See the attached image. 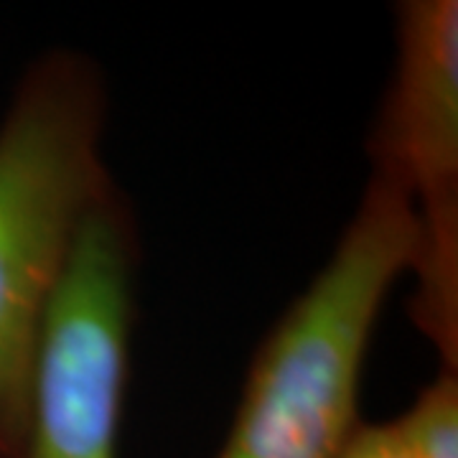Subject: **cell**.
I'll return each mask as SVG.
<instances>
[{
    "mask_svg": "<svg viewBox=\"0 0 458 458\" xmlns=\"http://www.w3.org/2000/svg\"><path fill=\"white\" fill-rule=\"evenodd\" d=\"M339 458H410L394 423H360Z\"/></svg>",
    "mask_w": 458,
    "mask_h": 458,
    "instance_id": "6",
    "label": "cell"
},
{
    "mask_svg": "<svg viewBox=\"0 0 458 458\" xmlns=\"http://www.w3.org/2000/svg\"><path fill=\"white\" fill-rule=\"evenodd\" d=\"M107 89L82 51L21 74L0 120V458H21L44 328L77 232L102 189Z\"/></svg>",
    "mask_w": 458,
    "mask_h": 458,
    "instance_id": "1",
    "label": "cell"
},
{
    "mask_svg": "<svg viewBox=\"0 0 458 458\" xmlns=\"http://www.w3.org/2000/svg\"><path fill=\"white\" fill-rule=\"evenodd\" d=\"M138 227L110 181L84 216L49 309L21 458H117Z\"/></svg>",
    "mask_w": 458,
    "mask_h": 458,
    "instance_id": "3",
    "label": "cell"
},
{
    "mask_svg": "<svg viewBox=\"0 0 458 458\" xmlns=\"http://www.w3.org/2000/svg\"><path fill=\"white\" fill-rule=\"evenodd\" d=\"M410 458H458V375L443 369L394 420Z\"/></svg>",
    "mask_w": 458,
    "mask_h": 458,
    "instance_id": "5",
    "label": "cell"
},
{
    "mask_svg": "<svg viewBox=\"0 0 458 458\" xmlns=\"http://www.w3.org/2000/svg\"><path fill=\"white\" fill-rule=\"evenodd\" d=\"M418 252L405 186L372 164L360 207L311 285L262 342L216 458H339L360 428L379 311Z\"/></svg>",
    "mask_w": 458,
    "mask_h": 458,
    "instance_id": "2",
    "label": "cell"
},
{
    "mask_svg": "<svg viewBox=\"0 0 458 458\" xmlns=\"http://www.w3.org/2000/svg\"><path fill=\"white\" fill-rule=\"evenodd\" d=\"M372 164L405 186L418 219L410 316L443 369L458 364V3L397 8V64L369 138Z\"/></svg>",
    "mask_w": 458,
    "mask_h": 458,
    "instance_id": "4",
    "label": "cell"
}]
</instances>
